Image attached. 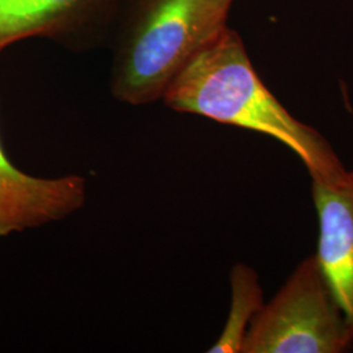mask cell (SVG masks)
<instances>
[{
  "instance_id": "5b68a950",
  "label": "cell",
  "mask_w": 353,
  "mask_h": 353,
  "mask_svg": "<svg viewBox=\"0 0 353 353\" xmlns=\"http://www.w3.org/2000/svg\"><path fill=\"white\" fill-rule=\"evenodd\" d=\"M85 201L83 176H30L13 164L0 140V239L64 220Z\"/></svg>"
},
{
  "instance_id": "277c9868",
  "label": "cell",
  "mask_w": 353,
  "mask_h": 353,
  "mask_svg": "<svg viewBox=\"0 0 353 353\" xmlns=\"http://www.w3.org/2000/svg\"><path fill=\"white\" fill-rule=\"evenodd\" d=\"M126 0H0V52L26 38L72 51L108 42Z\"/></svg>"
},
{
  "instance_id": "3957f363",
  "label": "cell",
  "mask_w": 353,
  "mask_h": 353,
  "mask_svg": "<svg viewBox=\"0 0 353 353\" xmlns=\"http://www.w3.org/2000/svg\"><path fill=\"white\" fill-rule=\"evenodd\" d=\"M350 323L316 254L306 256L252 319L242 353H345Z\"/></svg>"
},
{
  "instance_id": "52a82bcc",
  "label": "cell",
  "mask_w": 353,
  "mask_h": 353,
  "mask_svg": "<svg viewBox=\"0 0 353 353\" xmlns=\"http://www.w3.org/2000/svg\"><path fill=\"white\" fill-rule=\"evenodd\" d=\"M232 300L227 322L210 353H242L252 319L265 305L263 290L252 267L237 263L230 271Z\"/></svg>"
},
{
  "instance_id": "8992f818",
  "label": "cell",
  "mask_w": 353,
  "mask_h": 353,
  "mask_svg": "<svg viewBox=\"0 0 353 353\" xmlns=\"http://www.w3.org/2000/svg\"><path fill=\"white\" fill-rule=\"evenodd\" d=\"M318 216L316 256L353 335V170L331 182L312 181Z\"/></svg>"
},
{
  "instance_id": "6da1fadb",
  "label": "cell",
  "mask_w": 353,
  "mask_h": 353,
  "mask_svg": "<svg viewBox=\"0 0 353 353\" xmlns=\"http://www.w3.org/2000/svg\"><path fill=\"white\" fill-rule=\"evenodd\" d=\"M163 101L179 113L278 140L303 161L312 181L331 182L347 172L328 140L294 118L265 87L239 33L229 26L185 65Z\"/></svg>"
},
{
  "instance_id": "7a4b0ae2",
  "label": "cell",
  "mask_w": 353,
  "mask_h": 353,
  "mask_svg": "<svg viewBox=\"0 0 353 353\" xmlns=\"http://www.w3.org/2000/svg\"><path fill=\"white\" fill-rule=\"evenodd\" d=\"M233 0H126L108 42L110 90L139 106L163 100L185 65L228 24Z\"/></svg>"
}]
</instances>
